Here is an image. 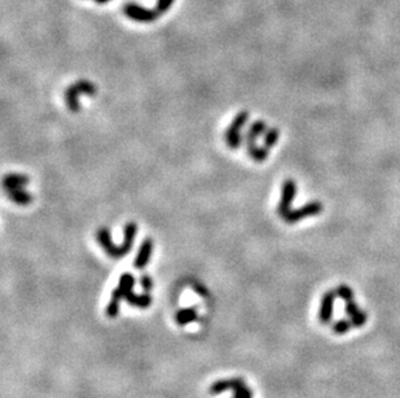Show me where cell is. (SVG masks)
Segmentation results:
<instances>
[{
	"label": "cell",
	"instance_id": "6da1fadb",
	"mask_svg": "<svg viewBox=\"0 0 400 398\" xmlns=\"http://www.w3.org/2000/svg\"><path fill=\"white\" fill-rule=\"evenodd\" d=\"M249 117L250 115L247 112H240L239 114L233 118L230 127L227 128L226 133H224V138H226V143L230 149L236 150L241 147L242 140H244L241 136V131L247 120H249Z\"/></svg>",
	"mask_w": 400,
	"mask_h": 398
},
{
	"label": "cell",
	"instance_id": "7a4b0ae2",
	"mask_svg": "<svg viewBox=\"0 0 400 398\" xmlns=\"http://www.w3.org/2000/svg\"><path fill=\"white\" fill-rule=\"evenodd\" d=\"M123 13L132 21H138V22H143V24H150L154 22L157 18L159 17V13L157 12V9H149L145 7L139 6L135 3H127L123 7Z\"/></svg>",
	"mask_w": 400,
	"mask_h": 398
},
{
	"label": "cell",
	"instance_id": "3957f363",
	"mask_svg": "<svg viewBox=\"0 0 400 398\" xmlns=\"http://www.w3.org/2000/svg\"><path fill=\"white\" fill-rule=\"evenodd\" d=\"M297 194V184L294 180L288 179L284 181L281 187V198H280L279 206H277V214L281 217L288 215L291 211V205Z\"/></svg>",
	"mask_w": 400,
	"mask_h": 398
},
{
	"label": "cell",
	"instance_id": "277c9868",
	"mask_svg": "<svg viewBox=\"0 0 400 398\" xmlns=\"http://www.w3.org/2000/svg\"><path fill=\"white\" fill-rule=\"evenodd\" d=\"M324 210V206L320 202H309L307 205L302 206L300 208L297 210H291L288 215L283 217L284 221L288 224H295L300 220L306 219L309 216H316V215L321 214Z\"/></svg>",
	"mask_w": 400,
	"mask_h": 398
},
{
	"label": "cell",
	"instance_id": "5b68a950",
	"mask_svg": "<svg viewBox=\"0 0 400 398\" xmlns=\"http://www.w3.org/2000/svg\"><path fill=\"white\" fill-rule=\"evenodd\" d=\"M97 240L100 243V246L103 247L104 251L113 259H119L122 258L121 247L115 246L112 240V234L110 230L108 228H100L97 230Z\"/></svg>",
	"mask_w": 400,
	"mask_h": 398
},
{
	"label": "cell",
	"instance_id": "8992f818",
	"mask_svg": "<svg viewBox=\"0 0 400 398\" xmlns=\"http://www.w3.org/2000/svg\"><path fill=\"white\" fill-rule=\"evenodd\" d=\"M337 292L334 290H329L324 293L321 298L320 312H319V319L323 325H327L330 322L333 317V308H334V302H336Z\"/></svg>",
	"mask_w": 400,
	"mask_h": 398
},
{
	"label": "cell",
	"instance_id": "52a82bcc",
	"mask_svg": "<svg viewBox=\"0 0 400 398\" xmlns=\"http://www.w3.org/2000/svg\"><path fill=\"white\" fill-rule=\"evenodd\" d=\"M267 129V124L263 120H255L250 124L249 129H247L246 135H245V142H246V149L247 154L250 152H253L258 145H256V140L259 136H262L263 133H265Z\"/></svg>",
	"mask_w": 400,
	"mask_h": 398
},
{
	"label": "cell",
	"instance_id": "ba28073f",
	"mask_svg": "<svg viewBox=\"0 0 400 398\" xmlns=\"http://www.w3.org/2000/svg\"><path fill=\"white\" fill-rule=\"evenodd\" d=\"M152 251H153V240H152V238H145L140 248H139L135 260H134V267L139 270L144 269L149 264Z\"/></svg>",
	"mask_w": 400,
	"mask_h": 398
},
{
	"label": "cell",
	"instance_id": "9c48e42d",
	"mask_svg": "<svg viewBox=\"0 0 400 398\" xmlns=\"http://www.w3.org/2000/svg\"><path fill=\"white\" fill-rule=\"evenodd\" d=\"M245 385L244 379L241 378H232V379H223V380H218L211 384V386L209 388L210 394L216 395L220 393L226 392V390H235L240 386Z\"/></svg>",
	"mask_w": 400,
	"mask_h": 398
},
{
	"label": "cell",
	"instance_id": "30bf717a",
	"mask_svg": "<svg viewBox=\"0 0 400 398\" xmlns=\"http://www.w3.org/2000/svg\"><path fill=\"white\" fill-rule=\"evenodd\" d=\"M136 234H138V225H136L135 223H131V221L127 223L123 228V235H124L123 243L119 246L121 247L122 258L128 255L129 251L132 250V244H134V240H135L136 238Z\"/></svg>",
	"mask_w": 400,
	"mask_h": 398
},
{
	"label": "cell",
	"instance_id": "8fae6325",
	"mask_svg": "<svg viewBox=\"0 0 400 398\" xmlns=\"http://www.w3.org/2000/svg\"><path fill=\"white\" fill-rule=\"evenodd\" d=\"M30 182L29 176L22 173H8L4 176L3 186L4 189H17V187H25Z\"/></svg>",
	"mask_w": 400,
	"mask_h": 398
},
{
	"label": "cell",
	"instance_id": "7c38bea8",
	"mask_svg": "<svg viewBox=\"0 0 400 398\" xmlns=\"http://www.w3.org/2000/svg\"><path fill=\"white\" fill-rule=\"evenodd\" d=\"M124 298H126V302L128 303L129 305L140 308V309L149 308L150 304H152V296H150L148 292L139 295V293H135L134 291H128V292L124 295Z\"/></svg>",
	"mask_w": 400,
	"mask_h": 398
},
{
	"label": "cell",
	"instance_id": "4fadbf2b",
	"mask_svg": "<svg viewBox=\"0 0 400 398\" xmlns=\"http://www.w3.org/2000/svg\"><path fill=\"white\" fill-rule=\"evenodd\" d=\"M7 195L13 203L20 206H27L32 202V195L26 191L24 187H17V189H7Z\"/></svg>",
	"mask_w": 400,
	"mask_h": 398
},
{
	"label": "cell",
	"instance_id": "5bb4252c",
	"mask_svg": "<svg viewBox=\"0 0 400 398\" xmlns=\"http://www.w3.org/2000/svg\"><path fill=\"white\" fill-rule=\"evenodd\" d=\"M80 93H82V92H80V89L78 88V85L75 84V83L71 84L70 87L66 89V92H65V101H66V105H68V109L70 112L73 113L79 112L80 105H79V101H78V96H79Z\"/></svg>",
	"mask_w": 400,
	"mask_h": 398
},
{
	"label": "cell",
	"instance_id": "9a60e30c",
	"mask_svg": "<svg viewBox=\"0 0 400 398\" xmlns=\"http://www.w3.org/2000/svg\"><path fill=\"white\" fill-rule=\"evenodd\" d=\"M124 297V292L122 288L117 287L112 291V297H110L109 304L106 305V316L109 318H115L119 312V302Z\"/></svg>",
	"mask_w": 400,
	"mask_h": 398
},
{
	"label": "cell",
	"instance_id": "2e32d148",
	"mask_svg": "<svg viewBox=\"0 0 400 398\" xmlns=\"http://www.w3.org/2000/svg\"><path fill=\"white\" fill-rule=\"evenodd\" d=\"M196 318H197V313H196L193 308H183V309H179L176 314H175V321L180 326L188 325V323L193 322Z\"/></svg>",
	"mask_w": 400,
	"mask_h": 398
},
{
	"label": "cell",
	"instance_id": "e0dca14e",
	"mask_svg": "<svg viewBox=\"0 0 400 398\" xmlns=\"http://www.w3.org/2000/svg\"><path fill=\"white\" fill-rule=\"evenodd\" d=\"M134 286H135V277H134L131 273H123V274L121 275V278H119V284H118V287L122 288V291H123L124 295H126L128 291H132Z\"/></svg>",
	"mask_w": 400,
	"mask_h": 398
},
{
	"label": "cell",
	"instance_id": "ac0fdd59",
	"mask_svg": "<svg viewBox=\"0 0 400 398\" xmlns=\"http://www.w3.org/2000/svg\"><path fill=\"white\" fill-rule=\"evenodd\" d=\"M280 132L277 128H270L268 131H265L264 133V146L267 149H272L276 145V142L279 141Z\"/></svg>",
	"mask_w": 400,
	"mask_h": 398
},
{
	"label": "cell",
	"instance_id": "d6986e66",
	"mask_svg": "<svg viewBox=\"0 0 400 398\" xmlns=\"http://www.w3.org/2000/svg\"><path fill=\"white\" fill-rule=\"evenodd\" d=\"M351 327H353L352 325V321H347V319H341V321H338V322L336 323V325L333 326V330H334V332L338 335H343L346 334L348 330H350Z\"/></svg>",
	"mask_w": 400,
	"mask_h": 398
},
{
	"label": "cell",
	"instance_id": "ffe728a7",
	"mask_svg": "<svg viewBox=\"0 0 400 398\" xmlns=\"http://www.w3.org/2000/svg\"><path fill=\"white\" fill-rule=\"evenodd\" d=\"M233 398H253V390L246 385H242L233 390Z\"/></svg>",
	"mask_w": 400,
	"mask_h": 398
},
{
	"label": "cell",
	"instance_id": "44dd1931",
	"mask_svg": "<svg viewBox=\"0 0 400 398\" xmlns=\"http://www.w3.org/2000/svg\"><path fill=\"white\" fill-rule=\"evenodd\" d=\"M337 295L339 296V297H342L344 300V302H347V300H351V298H353V291L351 290L350 287L348 286H339L338 288L336 290Z\"/></svg>",
	"mask_w": 400,
	"mask_h": 398
},
{
	"label": "cell",
	"instance_id": "7402d4cb",
	"mask_svg": "<svg viewBox=\"0 0 400 398\" xmlns=\"http://www.w3.org/2000/svg\"><path fill=\"white\" fill-rule=\"evenodd\" d=\"M174 2L175 0H157V3H156L157 12H158L159 15H163V13H166L168 9L171 8V6L174 4Z\"/></svg>",
	"mask_w": 400,
	"mask_h": 398
},
{
	"label": "cell",
	"instance_id": "603a6c76",
	"mask_svg": "<svg viewBox=\"0 0 400 398\" xmlns=\"http://www.w3.org/2000/svg\"><path fill=\"white\" fill-rule=\"evenodd\" d=\"M344 311H346V313L348 314V316L352 318V317H355L356 314L359 313L360 309L359 307L356 305V303L353 302V298H351V300H347L346 302V307H344Z\"/></svg>",
	"mask_w": 400,
	"mask_h": 398
},
{
	"label": "cell",
	"instance_id": "cb8c5ba5",
	"mask_svg": "<svg viewBox=\"0 0 400 398\" xmlns=\"http://www.w3.org/2000/svg\"><path fill=\"white\" fill-rule=\"evenodd\" d=\"M351 321H352L353 327H362V326H364L365 322H367V313H365L364 311H360L355 317L351 318Z\"/></svg>",
	"mask_w": 400,
	"mask_h": 398
},
{
	"label": "cell",
	"instance_id": "d4e9b609",
	"mask_svg": "<svg viewBox=\"0 0 400 398\" xmlns=\"http://www.w3.org/2000/svg\"><path fill=\"white\" fill-rule=\"evenodd\" d=\"M140 284H142V288L144 290V292H149L152 288H153V281L150 278L148 274H143L142 278H140Z\"/></svg>",
	"mask_w": 400,
	"mask_h": 398
},
{
	"label": "cell",
	"instance_id": "484cf974",
	"mask_svg": "<svg viewBox=\"0 0 400 398\" xmlns=\"http://www.w3.org/2000/svg\"><path fill=\"white\" fill-rule=\"evenodd\" d=\"M95 3L96 4H100V6H103V4H108L110 2V0H94Z\"/></svg>",
	"mask_w": 400,
	"mask_h": 398
}]
</instances>
